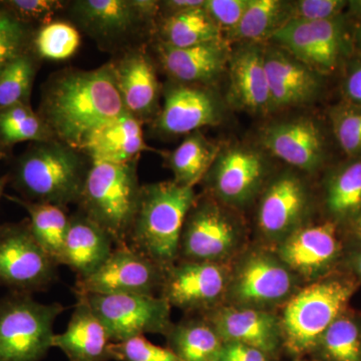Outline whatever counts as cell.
Returning a JSON list of instances; mask_svg holds the SVG:
<instances>
[{
  "label": "cell",
  "instance_id": "obj_48",
  "mask_svg": "<svg viewBox=\"0 0 361 361\" xmlns=\"http://www.w3.org/2000/svg\"><path fill=\"white\" fill-rule=\"evenodd\" d=\"M349 13L355 14L356 16L361 18V0H353L348 1Z\"/></svg>",
  "mask_w": 361,
  "mask_h": 361
},
{
  "label": "cell",
  "instance_id": "obj_32",
  "mask_svg": "<svg viewBox=\"0 0 361 361\" xmlns=\"http://www.w3.org/2000/svg\"><path fill=\"white\" fill-rule=\"evenodd\" d=\"M219 149L199 130L188 135L167 157L168 168L174 176L173 180L182 186L194 188L205 178Z\"/></svg>",
  "mask_w": 361,
  "mask_h": 361
},
{
  "label": "cell",
  "instance_id": "obj_6",
  "mask_svg": "<svg viewBox=\"0 0 361 361\" xmlns=\"http://www.w3.org/2000/svg\"><path fill=\"white\" fill-rule=\"evenodd\" d=\"M301 283L273 247H246L231 262L224 304L273 311L283 306Z\"/></svg>",
  "mask_w": 361,
  "mask_h": 361
},
{
  "label": "cell",
  "instance_id": "obj_44",
  "mask_svg": "<svg viewBox=\"0 0 361 361\" xmlns=\"http://www.w3.org/2000/svg\"><path fill=\"white\" fill-rule=\"evenodd\" d=\"M217 361H274L257 348L235 342H224Z\"/></svg>",
  "mask_w": 361,
  "mask_h": 361
},
{
  "label": "cell",
  "instance_id": "obj_13",
  "mask_svg": "<svg viewBox=\"0 0 361 361\" xmlns=\"http://www.w3.org/2000/svg\"><path fill=\"white\" fill-rule=\"evenodd\" d=\"M165 271L130 245L115 246L101 267L84 279H77L73 290L85 294L160 293Z\"/></svg>",
  "mask_w": 361,
  "mask_h": 361
},
{
  "label": "cell",
  "instance_id": "obj_29",
  "mask_svg": "<svg viewBox=\"0 0 361 361\" xmlns=\"http://www.w3.org/2000/svg\"><path fill=\"white\" fill-rule=\"evenodd\" d=\"M290 20V1L249 0L238 25L228 32V37L241 44H262L272 39Z\"/></svg>",
  "mask_w": 361,
  "mask_h": 361
},
{
  "label": "cell",
  "instance_id": "obj_15",
  "mask_svg": "<svg viewBox=\"0 0 361 361\" xmlns=\"http://www.w3.org/2000/svg\"><path fill=\"white\" fill-rule=\"evenodd\" d=\"M271 42L317 73L336 70L345 47L341 16L319 21H288Z\"/></svg>",
  "mask_w": 361,
  "mask_h": 361
},
{
  "label": "cell",
  "instance_id": "obj_9",
  "mask_svg": "<svg viewBox=\"0 0 361 361\" xmlns=\"http://www.w3.org/2000/svg\"><path fill=\"white\" fill-rule=\"evenodd\" d=\"M58 266L35 238L28 219L0 225V285L18 293L42 291L56 279Z\"/></svg>",
  "mask_w": 361,
  "mask_h": 361
},
{
  "label": "cell",
  "instance_id": "obj_4",
  "mask_svg": "<svg viewBox=\"0 0 361 361\" xmlns=\"http://www.w3.org/2000/svg\"><path fill=\"white\" fill-rule=\"evenodd\" d=\"M357 286L355 278L329 274L300 287L279 315L283 349L295 357L311 355L325 330L348 310Z\"/></svg>",
  "mask_w": 361,
  "mask_h": 361
},
{
  "label": "cell",
  "instance_id": "obj_36",
  "mask_svg": "<svg viewBox=\"0 0 361 361\" xmlns=\"http://www.w3.org/2000/svg\"><path fill=\"white\" fill-rule=\"evenodd\" d=\"M37 68L35 56L26 51L0 71V111L30 104Z\"/></svg>",
  "mask_w": 361,
  "mask_h": 361
},
{
  "label": "cell",
  "instance_id": "obj_51",
  "mask_svg": "<svg viewBox=\"0 0 361 361\" xmlns=\"http://www.w3.org/2000/svg\"><path fill=\"white\" fill-rule=\"evenodd\" d=\"M357 42L358 44H360V49H361V25L360 27H358L357 30Z\"/></svg>",
  "mask_w": 361,
  "mask_h": 361
},
{
  "label": "cell",
  "instance_id": "obj_34",
  "mask_svg": "<svg viewBox=\"0 0 361 361\" xmlns=\"http://www.w3.org/2000/svg\"><path fill=\"white\" fill-rule=\"evenodd\" d=\"M327 210L336 219H348L361 211V160L351 161L327 180Z\"/></svg>",
  "mask_w": 361,
  "mask_h": 361
},
{
  "label": "cell",
  "instance_id": "obj_45",
  "mask_svg": "<svg viewBox=\"0 0 361 361\" xmlns=\"http://www.w3.org/2000/svg\"><path fill=\"white\" fill-rule=\"evenodd\" d=\"M343 94L348 103L361 108V63L351 66L343 82Z\"/></svg>",
  "mask_w": 361,
  "mask_h": 361
},
{
  "label": "cell",
  "instance_id": "obj_14",
  "mask_svg": "<svg viewBox=\"0 0 361 361\" xmlns=\"http://www.w3.org/2000/svg\"><path fill=\"white\" fill-rule=\"evenodd\" d=\"M259 197L256 224L266 246L274 248L305 224L310 193L300 176L289 171L276 176Z\"/></svg>",
  "mask_w": 361,
  "mask_h": 361
},
{
  "label": "cell",
  "instance_id": "obj_22",
  "mask_svg": "<svg viewBox=\"0 0 361 361\" xmlns=\"http://www.w3.org/2000/svg\"><path fill=\"white\" fill-rule=\"evenodd\" d=\"M264 63L271 110L306 104L319 94V75L281 47H264Z\"/></svg>",
  "mask_w": 361,
  "mask_h": 361
},
{
  "label": "cell",
  "instance_id": "obj_8",
  "mask_svg": "<svg viewBox=\"0 0 361 361\" xmlns=\"http://www.w3.org/2000/svg\"><path fill=\"white\" fill-rule=\"evenodd\" d=\"M59 303L44 304L30 294L11 292L0 299V361H40L52 348Z\"/></svg>",
  "mask_w": 361,
  "mask_h": 361
},
{
  "label": "cell",
  "instance_id": "obj_47",
  "mask_svg": "<svg viewBox=\"0 0 361 361\" xmlns=\"http://www.w3.org/2000/svg\"><path fill=\"white\" fill-rule=\"evenodd\" d=\"M350 267L355 272V276L361 280V248L351 256Z\"/></svg>",
  "mask_w": 361,
  "mask_h": 361
},
{
  "label": "cell",
  "instance_id": "obj_7",
  "mask_svg": "<svg viewBox=\"0 0 361 361\" xmlns=\"http://www.w3.org/2000/svg\"><path fill=\"white\" fill-rule=\"evenodd\" d=\"M233 210L209 194L197 197L183 226L179 260L231 263L246 248L244 226Z\"/></svg>",
  "mask_w": 361,
  "mask_h": 361
},
{
  "label": "cell",
  "instance_id": "obj_38",
  "mask_svg": "<svg viewBox=\"0 0 361 361\" xmlns=\"http://www.w3.org/2000/svg\"><path fill=\"white\" fill-rule=\"evenodd\" d=\"M330 120L338 144L351 158L361 156V108L344 103L332 108Z\"/></svg>",
  "mask_w": 361,
  "mask_h": 361
},
{
  "label": "cell",
  "instance_id": "obj_42",
  "mask_svg": "<svg viewBox=\"0 0 361 361\" xmlns=\"http://www.w3.org/2000/svg\"><path fill=\"white\" fill-rule=\"evenodd\" d=\"M344 0H297L290 1V20L319 21L341 16L348 6Z\"/></svg>",
  "mask_w": 361,
  "mask_h": 361
},
{
  "label": "cell",
  "instance_id": "obj_5",
  "mask_svg": "<svg viewBox=\"0 0 361 361\" xmlns=\"http://www.w3.org/2000/svg\"><path fill=\"white\" fill-rule=\"evenodd\" d=\"M137 163L113 164L92 161L78 205L80 212L108 233L115 246L128 245V237L141 185Z\"/></svg>",
  "mask_w": 361,
  "mask_h": 361
},
{
  "label": "cell",
  "instance_id": "obj_30",
  "mask_svg": "<svg viewBox=\"0 0 361 361\" xmlns=\"http://www.w3.org/2000/svg\"><path fill=\"white\" fill-rule=\"evenodd\" d=\"M160 35V42L177 49L224 40L222 30L204 7L167 14L161 21Z\"/></svg>",
  "mask_w": 361,
  "mask_h": 361
},
{
  "label": "cell",
  "instance_id": "obj_12",
  "mask_svg": "<svg viewBox=\"0 0 361 361\" xmlns=\"http://www.w3.org/2000/svg\"><path fill=\"white\" fill-rule=\"evenodd\" d=\"M231 263L177 261L165 271L160 296L171 307L202 315L223 305Z\"/></svg>",
  "mask_w": 361,
  "mask_h": 361
},
{
  "label": "cell",
  "instance_id": "obj_52",
  "mask_svg": "<svg viewBox=\"0 0 361 361\" xmlns=\"http://www.w3.org/2000/svg\"><path fill=\"white\" fill-rule=\"evenodd\" d=\"M357 229H358V231H360V233L361 234V213H360V217H358V220H357Z\"/></svg>",
  "mask_w": 361,
  "mask_h": 361
},
{
  "label": "cell",
  "instance_id": "obj_43",
  "mask_svg": "<svg viewBox=\"0 0 361 361\" xmlns=\"http://www.w3.org/2000/svg\"><path fill=\"white\" fill-rule=\"evenodd\" d=\"M249 0H206L204 8L221 30H232L245 13Z\"/></svg>",
  "mask_w": 361,
  "mask_h": 361
},
{
  "label": "cell",
  "instance_id": "obj_16",
  "mask_svg": "<svg viewBox=\"0 0 361 361\" xmlns=\"http://www.w3.org/2000/svg\"><path fill=\"white\" fill-rule=\"evenodd\" d=\"M70 14L80 27L103 49H118L135 39L149 23L135 0H78Z\"/></svg>",
  "mask_w": 361,
  "mask_h": 361
},
{
  "label": "cell",
  "instance_id": "obj_17",
  "mask_svg": "<svg viewBox=\"0 0 361 361\" xmlns=\"http://www.w3.org/2000/svg\"><path fill=\"white\" fill-rule=\"evenodd\" d=\"M280 259L302 282L329 274L341 253L334 222L304 224L274 247Z\"/></svg>",
  "mask_w": 361,
  "mask_h": 361
},
{
  "label": "cell",
  "instance_id": "obj_31",
  "mask_svg": "<svg viewBox=\"0 0 361 361\" xmlns=\"http://www.w3.org/2000/svg\"><path fill=\"white\" fill-rule=\"evenodd\" d=\"M7 198L25 209L30 216L28 221L35 238L54 262L61 265L70 225V216L66 215L65 208L52 204L27 201L20 197L7 196Z\"/></svg>",
  "mask_w": 361,
  "mask_h": 361
},
{
  "label": "cell",
  "instance_id": "obj_26",
  "mask_svg": "<svg viewBox=\"0 0 361 361\" xmlns=\"http://www.w3.org/2000/svg\"><path fill=\"white\" fill-rule=\"evenodd\" d=\"M141 122L127 111L102 126L85 140L80 152L90 161L113 164L137 161L149 149L142 135Z\"/></svg>",
  "mask_w": 361,
  "mask_h": 361
},
{
  "label": "cell",
  "instance_id": "obj_21",
  "mask_svg": "<svg viewBox=\"0 0 361 361\" xmlns=\"http://www.w3.org/2000/svg\"><path fill=\"white\" fill-rule=\"evenodd\" d=\"M110 65L125 111L142 123L148 122L157 115L160 92L151 59L132 47Z\"/></svg>",
  "mask_w": 361,
  "mask_h": 361
},
{
  "label": "cell",
  "instance_id": "obj_10",
  "mask_svg": "<svg viewBox=\"0 0 361 361\" xmlns=\"http://www.w3.org/2000/svg\"><path fill=\"white\" fill-rule=\"evenodd\" d=\"M82 294L103 323L111 342L127 341L146 334L167 336L172 329V307L161 296Z\"/></svg>",
  "mask_w": 361,
  "mask_h": 361
},
{
  "label": "cell",
  "instance_id": "obj_39",
  "mask_svg": "<svg viewBox=\"0 0 361 361\" xmlns=\"http://www.w3.org/2000/svg\"><path fill=\"white\" fill-rule=\"evenodd\" d=\"M109 355L116 361H182L168 346L156 345L144 336L111 342Z\"/></svg>",
  "mask_w": 361,
  "mask_h": 361
},
{
  "label": "cell",
  "instance_id": "obj_37",
  "mask_svg": "<svg viewBox=\"0 0 361 361\" xmlns=\"http://www.w3.org/2000/svg\"><path fill=\"white\" fill-rule=\"evenodd\" d=\"M80 33L75 25L66 21H51L35 33L33 47L39 58L49 61H66L80 47Z\"/></svg>",
  "mask_w": 361,
  "mask_h": 361
},
{
  "label": "cell",
  "instance_id": "obj_33",
  "mask_svg": "<svg viewBox=\"0 0 361 361\" xmlns=\"http://www.w3.org/2000/svg\"><path fill=\"white\" fill-rule=\"evenodd\" d=\"M311 355L315 361H361V318L348 310L320 337Z\"/></svg>",
  "mask_w": 361,
  "mask_h": 361
},
{
  "label": "cell",
  "instance_id": "obj_11",
  "mask_svg": "<svg viewBox=\"0 0 361 361\" xmlns=\"http://www.w3.org/2000/svg\"><path fill=\"white\" fill-rule=\"evenodd\" d=\"M268 164L262 153L242 146L220 149L204 180L209 195L229 208L243 209L260 196Z\"/></svg>",
  "mask_w": 361,
  "mask_h": 361
},
{
  "label": "cell",
  "instance_id": "obj_53",
  "mask_svg": "<svg viewBox=\"0 0 361 361\" xmlns=\"http://www.w3.org/2000/svg\"><path fill=\"white\" fill-rule=\"evenodd\" d=\"M293 361H310V360H300V358H299V360H293Z\"/></svg>",
  "mask_w": 361,
  "mask_h": 361
},
{
  "label": "cell",
  "instance_id": "obj_24",
  "mask_svg": "<svg viewBox=\"0 0 361 361\" xmlns=\"http://www.w3.org/2000/svg\"><path fill=\"white\" fill-rule=\"evenodd\" d=\"M161 66L176 82L209 85L222 75L230 52L224 40L177 49L159 42L157 47Z\"/></svg>",
  "mask_w": 361,
  "mask_h": 361
},
{
  "label": "cell",
  "instance_id": "obj_3",
  "mask_svg": "<svg viewBox=\"0 0 361 361\" xmlns=\"http://www.w3.org/2000/svg\"><path fill=\"white\" fill-rule=\"evenodd\" d=\"M85 157L56 140L32 142L16 161L11 182L25 200L66 208L82 196L92 165Z\"/></svg>",
  "mask_w": 361,
  "mask_h": 361
},
{
  "label": "cell",
  "instance_id": "obj_18",
  "mask_svg": "<svg viewBox=\"0 0 361 361\" xmlns=\"http://www.w3.org/2000/svg\"><path fill=\"white\" fill-rule=\"evenodd\" d=\"M164 106L155 120L158 132L168 135L191 134L218 125L224 116L219 97L204 85L174 82L164 92Z\"/></svg>",
  "mask_w": 361,
  "mask_h": 361
},
{
  "label": "cell",
  "instance_id": "obj_27",
  "mask_svg": "<svg viewBox=\"0 0 361 361\" xmlns=\"http://www.w3.org/2000/svg\"><path fill=\"white\" fill-rule=\"evenodd\" d=\"M110 235L82 212L70 216L61 265L84 279L96 272L115 248Z\"/></svg>",
  "mask_w": 361,
  "mask_h": 361
},
{
  "label": "cell",
  "instance_id": "obj_41",
  "mask_svg": "<svg viewBox=\"0 0 361 361\" xmlns=\"http://www.w3.org/2000/svg\"><path fill=\"white\" fill-rule=\"evenodd\" d=\"M4 6L23 23H51L52 18L63 8L66 2L59 0H9Z\"/></svg>",
  "mask_w": 361,
  "mask_h": 361
},
{
  "label": "cell",
  "instance_id": "obj_20",
  "mask_svg": "<svg viewBox=\"0 0 361 361\" xmlns=\"http://www.w3.org/2000/svg\"><path fill=\"white\" fill-rule=\"evenodd\" d=\"M260 141L271 154L303 172H315L324 161V137L311 118L271 123L261 132Z\"/></svg>",
  "mask_w": 361,
  "mask_h": 361
},
{
  "label": "cell",
  "instance_id": "obj_25",
  "mask_svg": "<svg viewBox=\"0 0 361 361\" xmlns=\"http://www.w3.org/2000/svg\"><path fill=\"white\" fill-rule=\"evenodd\" d=\"M77 304L66 331L54 334L52 348L65 353L68 361H108L110 337L84 294L75 292Z\"/></svg>",
  "mask_w": 361,
  "mask_h": 361
},
{
  "label": "cell",
  "instance_id": "obj_35",
  "mask_svg": "<svg viewBox=\"0 0 361 361\" xmlns=\"http://www.w3.org/2000/svg\"><path fill=\"white\" fill-rule=\"evenodd\" d=\"M51 130L30 104H20L0 111V141L6 148L23 142H49Z\"/></svg>",
  "mask_w": 361,
  "mask_h": 361
},
{
  "label": "cell",
  "instance_id": "obj_46",
  "mask_svg": "<svg viewBox=\"0 0 361 361\" xmlns=\"http://www.w3.org/2000/svg\"><path fill=\"white\" fill-rule=\"evenodd\" d=\"M206 0H170V1L161 2V6L166 7L168 14L180 13V11H190V9L200 8L205 6Z\"/></svg>",
  "mask_w": 361,
  "mask_h": 361
},
{
  "label": "cell",
  "instance_id": "obj_49",
  "mask_svg": "<svg viewBox=\"0 0 361 361\" xmlns=\"http://www.w3.org/2000/svg\"><path fill=\"white\" fill-rule=\"evenodd\" d=\"M6 179L4 178H0V198H1L2 194H4V187H6Z\"/></svg>",
  "mask_w": 361,
  "mask_h": 361
},
{
  "label": "cell",
  "instance_id": "obj_23",
  "mask_svg": "<svg viewBox=\"0 0 361 361\" xmlns=\"http://www.w3.org/2000/svg\"><path fill=\"white\" fill-rule=\"evenodd\" d=\"M264 47L260 44H242L230 54L228 61L230 101L237 108L254 114L272 111Z\"/></svg>",
  "mask_w": 361,
  "mask_h": 361
},
{
  "label": "cell",
  "instance_id": "obj_40",
  "mask_svg": "<svg viewBox=\"0 0 361 361\" xmlns=\"http://www.w3.org/2000/svg\"><path fill=\"white\" fill-rule=\"evenodd\" d=\"M28 37L26 23L6 8L0 11V71L25 54Z\"/></svg>",
  "mask_w": 361,
  "mask_h": 361
},
{
  "label": "cell",
  "instance_id": "obj_2",
  "mask_svg": "<svg viewBox=\"0 0 361 361\" xmlns=\"http://www.w3.org/2000/svg\"><path fill=\"white\" fill-rule=\"evenodd\" d=\"M196 198L194 188L174 180L142 186L128 245L168 269L179 260L183 226Z\"/></svg>",
  "mask_w": 361,
  "mask_h": 361
},
{
  "label": "cell",
  "instance_id": "obj_28",
  "mask_svg": "<svg viewBox=\"0 0 361 361\" xmlns=\"http://www.w3.org/2000/svg\"><path fill=\"white\" fill-rule=\"evenodd\" d=\"M166 336L168 348L182 361H217L224 343L201 315L173 324Z\"/></svg>",
  "mask_w": 361,
  "mask_h": 361
},
{
  "label": "cell",
  "instance_id": "obj_19",
  "mask_svg": "<svg viewBox=\"0 0 361 361\" xmlns=\"http://www.w3.org/2000/svg\"><path fill=\"white\" fill-rule=\"evenodd\" d=\"M201 316L212 325L223 342L257 348L273 360L283 350L281 322L274 311L223 304Z\"/></svg>",
  "mask_w": 361,
  "mask_h": 361
},
{
  "label": "cell",
  "instance_id": "obj_50",
  "mask_svg": "<svg viewBox=\"0 0 361 361\" xmlns=\"http://www.w3.org/2000/svg\"><path fill=\"white\" fill-rule=\"evenodd\" d=\"M6 155V148L4 146V144H2L1 141H0V160H1L2 158H4Z\"/></svg>",
  "mask_w": 361,
  "mask_h": 361
},
{
  "label": "cell",
  "instance_id": "obj_1",
  "mask_svg": "<svg viewBox=\"0 0 361 361\" xmlns=\"http://www.w3.org/2000/svg\"><path fill=\"white\" fill-rule=\"evenodd\" d=\"M110 63L92 71L65 70L42 90L39 115L56 141L80 151L94 130L125 113Z\"/></svg>",
  "mask_w": 361,
  "mask_h": 361
}]
</instances>
